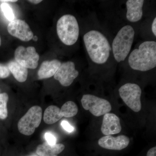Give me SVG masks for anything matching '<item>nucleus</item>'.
Instances as JSON below:
<instances>
[{"label": "nucleus", "instance_id": "f257e3e1", "mask_svg": "<svg viewBox=\"0 0 156 156\" xmlns=\"http://www.w3.org/2000/svg\"><path fill=\"white\" fill-rule=\"evenodd\" d=\"M83 37L89 68H114L110 38L95 20V16L88 18V24Z\"/></svg>", "mask_w": 156, "mask_h": 156}, {"label": "nucleus", "instance_id": "f03ea898", "mask_svg": "<svg viewBox=\"0 0 156 156\" xmlns=\"http://www.w3.org/2000/svg\"><path fill=\"white\" fill-rule=\"evenodd\" d=\"M128 67L134 71L147 72L156 68V42H140L131 50L126 61Z\"/></svg>", "mask_w": 156, "mask_h": 156}, {"label": "nucleus", "instance_id": "7ed1b4c3", "mask_svg": "<svg viewBox=\"0 0 156 156\" xmlns=\"http://www.w3.org/2000/svg\"><path fill=\"white\" fill-rule=\"evenodd\" d=\"M135 36V29L130 24L119 29L111 42L113 57L116 63L126 61L132 49Z\"/></svg>", "mask_w": 156, "mask_h": 156}, {"label": "nucleus", "instance_id": "20e7f679", "mask_svg": "<svg viewBox=\"0 0 156 156\" xmlns=\"http://www.w3.org/2000/svg\"><path fill=\"white\" fill-rule=\"evenodd\" d=\"M58 38L66 46H72L77 42L80 34L79 22L74 15L66 14L62 16L56 23Z\"/></svg>", "mask_w": 156, "mask_h": 156}, {"label": "nucleus", "instance_id": "39448f33", "mask_svg": "<svg viewBox=\"0 0 156 156\" xmlns=\"http://www.w3.org/2000/svg\"><path fill=\"white\" fill-rule=\"evenodd\" d=\"M119 92L120 97L129 108L135 112L141 110L142 90L138 84L126 83L120 87Z\"/></svg>", "mask_w": 156, "mask_h": 156}, {"label": "nucleus", "instance_id": "423d86ee", "mask_svg": "<svg viewBox=\"0 0 156 156\" xmlns=\"http://www.w3.org/2000/svg\"><path fill=\"white\" fill-rule=\"evenodd\" d=\"M78 112V107L73 101L66 102L61 109L55 105H50L45 110L44 120L46 124L51 125L58 122L62 117L70 118L75 116Z\"/></svg>", "mask_w": 156, "mask_h": 156}, {"label": "nucleus", "instance_id": "0eeeda50", "mask_svg": "<svg viewBox=\"0 0 156 156\" xmlns=\"http://www.w3.org/2000/svg\"><path fill=\"white\" fill-rule=\"evenodd\" d=\"M42 118L41 108L37 105L32 107L18 122L17 127L19 132L27 136L33 134L36 128L40 126Z\"/></svg>", "mask_w": 156, "mask_h": 156}, {"label": "nucleus", "instance_id": "6e6552de", "mask_svg": "<svg viewBox=\"0 0 156 156\" xmlns=\"http://www.w3.org/2000/svg\"><path fill=\"white\" fill-rule=\"evenodd\" d=\"M81 101L84 109L89 111L96 117L108 113L112 110V105L109 101L92 94L83 95Z\"/></svg>", "mask_w": 156, "mask_h": 156}, {"label": "nucleus", "instance_id": "1a4fd4ad", "mask_svg": "<svg viewBox=\"0 0 156 156\" xmlns=\"http://www.w3.org/2000/svg\"><path fill=\"white\" fill-rule=\"evenodd\" d=\"M15 61L27 69H35L38 65L40 56L34 47H17L14 52Z\"/></svg>", "mask_w": 156, "mask_h": 156}, {"label": "nucleus", "instance_id": "9d476101", "mask_svg": "<svg viewBox=\"0 0 156 156\" xmlns=\"http://www.w3.org/2000/svg\"><path fill=\"white\" fill-rule=\"evenodd\" d=\"M79 75V72L76 69L75 63L72 61H67L61 63L54 78L62 86L68 87L71 85Z\"/></svg>", "mask_w": 156, "mask_h": 156}, {"label": "nucleus", "instance_id": "9b49d317", "mask_svg": "<svg viewBox=\"0 0 156 156\" xmlns=\"http://www.w3.org/2000/svg\"><path fill=\"white\" fill-rule=\"evenodd\" d=\"M8 31L12 36L23 41H30L34 36L29 26L22 20L14 19L9 23Z\"/></svg>", "mask_w": 156, "mask_h": 156}, {"label": "nucleus", "instance_id": "f8f14e48", "mask_svg": "<svg viewBox=\"0 0 156 156\" xmlns=\"http://www.w3.org/2000/svg\"><path fill=\"white\" fill-rule=\"evenodd\" d=\"M130 139L124 135L114 137L107 135L99 139L98 145L101 147L111 150L120 151L126 148L129 145Z\"/></svg>", "mask_w": 156, "mask_h": 156}, {"label": "nucleus", "instance_id": "ddd939ff", "mask_svg": "<svg viewBox=\"0 0 156 156\" xmlns=\"http://www.w3.org/2000/svg\"><path fill=\"white\" fill-rule=\"evenodd\" d=\"M144 0H128L126 2V18L128 22L136 23L142 20L144 16Z\"/></svg>", "mask_w": 156, "mask_h": 156}, {"label": "nucleus", "instance_id": "4468645a", "mask_svg": "<svg viewBox=\"0 0 156 156\" xmlns=\"http://www.w3.org/2000/svg\"><path fill=\"white\" fill-rule=\"evenodd\" d=\"M122 131L119 118L113 113H107L104 116L101 127L102 134L107 135L119 134Z\"/></svg>", "mask_w": 156, "mask_h": 156}, {"label": "nucleus", "instance_id": "2eb2a0df", "mask_svg": "<svg viewBox=\"0 0 156 156\" xmlns=\"http://www.w3.org/2000/svg\"><path fill=\"white\" fill-rule=\"evenodd\" d=\"M61 63V61L56 59L43 62L38 72L39 79H48L54 76L60 67Z\"/></svg>", "mask_w": 156, "mask_h": 156}, {"label": "nucleus", "instance_id": "dca6fc26", "mask_svg": "<svg viewBox=\"0 0 156 156\" xmlns=\"http://www.w3.org/2000/svg\"><path fill=\"white\" fill-rule=\"evenodd\" d=\"M65 146L62 144H56L50 145L47 142L38 146L36 153L39 156H58L64 150Z\"/></svg>", "mask_w": 156, "mask_h": 156}, {"label": "nucleus", "instance_id": "f3484780", "mask_svg": "<svg viewBox=\"0 0 156 156\" xmlns=\"http://www.w3.org/2000/svg\"><path fill=\"white\" fill-rule=\"evenodd\" d=\"M8 68L14 78L18 82L23 83L27 80L28 70L16 61H11L8 64Z\"/></svg>", "mask_w": 156, "mask_h": 156}, {"label": "nucleus", "instance_id": "a211bd4d", "mask_svg": "<svg viewBox=\"0 0 156 156\" xmlns=\"http://www.w3.org/2000/svg\"><path fill=\"white\" fill-rule=\"evenodd\" d=\"M9 99V95L7 93L0 94V119H5L8 117L7 103Z\"/></svg>", "mask_w": 156, "mask_h": 156}, {"label": "nucleus", "instance_id": "6ab92c4d", "mask_svg": "<svg viewBox=\"0 0 156 156\" xmlns=\"http://www.w3.org/2000/svg\"><path fill=\"white\" fill-rule=\"evenodd\" d=\"M1 9L5 17L9 21H12L14 20V15L13 10L9 4L3 3L1 5Z\"/></svg>", "mask_w": 156, "mask_h": 156}, {"label": "nucleus", "instance_id": "aec40b11", "mask_svg": "<svg viewBox=\"0 0 156 156\" xmlns=\"http://www.w3.org/2000/svg\"><path fill=\"white\" fill-rule=\"evenodd\" d=\"M44 137L47 143L50 145H55L56 144V138L54 134L51 132H47L44 134Z\"/></svg>", "mask_w": 156, "mask_h": 156}, {"label": "nucleus", "instance_id": "412c9836", "mask_svg": "<svg viewBox=\"0 0 156 156\" xmlns=\"http://www.w3.org/2000/svg\"><path fill=\"white\" fill-rule=\"evenodd\" d=\"M10 72L7 66L0 65V78L4 79L8 77L10 75Z\"/></svg>", "mask_w": 156, "mask_h": 156}, {"label": "nucleus", "instance_id": "4be33fe9", "mask_svg": "<svg viewBox=\"0 0 156 156\" xmlns=\"http://www.w3.org/2000/svg\"><path fill=\"white\" fill-rule=\"evenodd\" d=\"M61 125L62 128L64 129L65 131L67 132H73L74 130V128L71 125H70L69 123L66 121H62L61 122Z\"/></svg>", "mask_w": 156, "mask_h": 156}, {"label": "nucleus", "instance_id": "5701e85b", "mask_svg": "<svg viewBox=\"0 0 156 156\" xmlns=\"http://www.w3.org/2000/svg\"><path fill=\"white\" fill-rule=\"evenodd\" d=\"M151 30L155 38L156 37V17H154L153 20L151 24Z\"/></svg>", "mask_w": 156, "mask_h": 156}, {"label": "nucleus", "instance_id": "b1692460", "mask_svg": "<svg viewBox=\"0 0 156 156\" xmlns=\"http://www.w3.org/2000/svg\"><path fill=\"white\" fill-rule=\"evenodd\" d=\"M147 156H156V147H154L148 151Z\"/></svg>", "mask_w": 156, "mask_h": 156}, {"label": "nucleus", "instance_id": "393cba45", "mask_svg": "<svg viewBox=\"0 0 156 156\" xmlns=\"http://www.w3.org/2000/svg\"><path fill=\"white\" fill-rule=\"evenodd\" d=\"M28 2L36 5V4H39V3H41V2H42V0H29V1H28Z\"/></svg>", "mask_w": 156, "mask_h": 156}, {"label": "nucleus", "instance_id": "a878e982", "mask_svg": "<svg viewBox=\"0 0 156 156\" xmlns=\"http://www.w3.org/2000/svg\"><path fill=\"white\" fill-rule=\"evenodd\" d=\"M17 2V0H2V1H0V2L3 3L16 2Z\"/></svg>", "mask_w": 156, "mask_h": 156}, {"label": "nucleus", "instance_id": "bb28decb", "mask_svg": "<svg viewBox=\"0 0 156 156\" xmlns=\"http://www.w3.org/2000/svg\"><path fill=\"white\" fill-rule=\"evenodd\" d=\"M32 39L34 40V41H37L38 40V37H37V36H34Z\"/></svg>", "mask_w": 156, "mask_h": 156}, {"label": "nucleus", "instance_id": "cd10ccee", "mask_svg": "<svg viewBox=\"0 0 156 156\" xmlns=\"http://www.w3.org/2000/svg\"><path fill=\"white\" fill-rule=\"evenodd\" d=\"M30 156H37L36 155L33 154V155H30Z\"/></svg>", "mask_w": 156, "mask_h": 156}, {"label": "nucleus", "instance_id": "c85d7f7f", "mask_svg": "<svg viewBox=\"0 0 156 156\" xmlns=\"http://www.w3.org/2000/svg\"><path fill=\"white\" fill-rule=\"evenodd\" d=\"M1 45V37H0V46Z\"/></svg>", "mask_w": 156, "mask_h": 156}]
</instances>
